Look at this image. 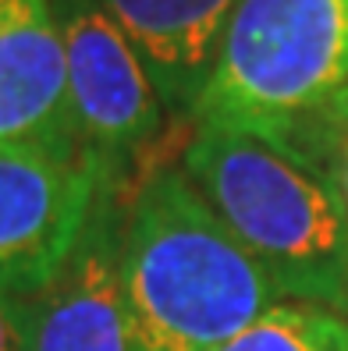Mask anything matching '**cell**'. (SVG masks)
Segmentation results:
<instances>
[{"label": "cell", "instance_id": "ba28073f", "mask_svg": "<svg viewBox=\"0 0 348 351\" xmlns=\"http://www.w3.org/2000/svg\"><path fill=\"white\" fill-rule=\"evenodd\" d=\"M142 57L174 125L192 121L235 0H100Z\"/></svg>", "mask_w": 348, "mask_h": 351}, {"label": "cell", "instance_id": "3957f363", "mask_svg": "<svg viewBox=\"0 0 348 351\" xmlns=\"http://www.w3.org/2000/svg\"><path fill=\"white\" fill-rule=\"evenodd\" d=\"M348 96V0H235L192 125L288 142Z\"/></svg>", "mask_w": 348, "mask_h": 351}, {"label": "cell", "instance_id": "8992f818", "mask_svg": "<svg viewBox=\"0 0 348 351\" xmlns=\"http://www.w3.org/2000/svg\"><path fill=\"white\" fill-rule=\"evenodd\" d=\"M125 199V189L100 181L71 256L47 287L22 298L25 351H132L121 298Z\"/></svg>", "mask_w": 348, "mask_h": 351}, {"label": "cell", "instance_id": "30bf717a", "mask_svg": "<svg viewBox=\"0 0 348 351\" xmlns=\"http://www.w3.org/2000/svg\"><path fill=\"white\" fill-rule=\"evenodd\" d=\"M277 146H288L302 160H310L331 181V189L338 192V199L348 210V96L334 110H327L316 121H310V125H302L288 142H277Z\"/></svg>", "mask_w": 348, "mask_h": 351}, {"label": "cell", "instance_id": "6da1fadb", "mask_svg": "<svg viewBox=\"0 0 348 351\" xmlns=\"http://www.w3.org/2000/svg\"><path fill=\"white\" fill-rule=\"evenodd\" d=\"M121 298L132 351H217L284 302L174 163L150 167L125 199Z\"/></svg>", "mask_w": 348, "mask_h": 351}, {"label": "cell", "instance_id": "5b68a950", "mask_svg": "<svg viewBox=\"0 0 348 351\" xmlns=\"http://www.w3.org/2000/svg\"><path fill=\"white\" fill-rule=\"evenodd\" d=\"M96 189L86 156L0 149V295L29 298L57 277Z\"/></svg>", "mask_w": 348, "mask_h": 351}, {"label": "cell", "instance_id": "9c48e42d", "mask_svg": "<svg viewBox=\"0 0 348 351\" xmlns=\"http://www.w3.org/2000/svg\"><path fill=\"white\" fill-rule=\"evenodd\" d=\"M217 351H348V316L284 298Z\"/></svg>", "mask_w": 348, "mask_h": 351}, {"label": "cell", "instance_id": "8fae6325", "mask_svg": "<svg viewBox=\"0 0 348 351\" xmlns=\"http://www.w3.org/2000/svg\"><path fill=\"white\" fill-rule=\"evenodd\" d=\"M0 351H25L22 298L0 295Z\"/></svg>", "mask_w": 348, "mask_h": 351}, {"label": "cell", "instance_id": "7a4b0ae2", "mask_svg": "<svg viewBox=\"0 0 348 351\" xmlns=\"http://www.w3.org/2000/svg\"><path fill=\"white\" fill-rule=\"evenodd\" d=\"M181 171L284 298L348 316V210L310 160L249 132L196 125Z\"/></svg>", "mask_w": 348, "mask_h": 351}, {"label": "cell", "instance_id": "52a82bcc", "mask_svg": "<svg viewBox=\"0 0 348 351\" xmlns=\"http://www.w3.org/2000/svg\"><path fill=\"white\" fill-rule=\"evenodd\" d=\"M0 149L82 156L54 0H0Z\"/></svg>", "mask_w": 348, "mask_h": 351}, {"label": "cell", "instance_id": "277c9868", "mask_svg": "<svg viewBox=\"0 0 348 351\" xmlns=\"http://www.w3.org/2000/svg\"><path fill=\"white\" fill-rule=\"evenodd\" d=\"M78 149L100 181L132 192L156 167L167 110L142 57L100 0H54Z\"/></svg>", "mask_w": 348, "mask_h": 351}]
</instances>
